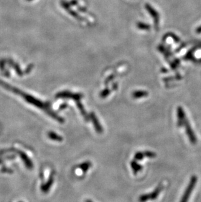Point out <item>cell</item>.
I'll list each match as a JSON object with an SVG mask.
<instances>
[{"mask_svg":"<svg viewBox=\"0 0 201 202\" xmlns=\"http://www.w3.org/2000/svg\"><path fill=\"white\" fill-rule=\"evenodd\" d=\"M197 183V177L196 176H193L191 177V180H190V182L188 184V186H187V188L185 190L184 194H183L181 201L180 202H187L188 201V200L189 198V197L191 194L192 192H193V189L195 188V186H196V184Z\"/></svg>","mask_w":201,"mask_h":202,"instance_id":"cell-1","label":"cell"},{"mask_svg":"<svg viewBox=\"0 0 201 202\" xmlns=\"http://www.w3.org/2000/svg\"><path fill=\"white\" fill-rule=\"evenodd\" d=\"M56 97L57 98H65V99H72L75 100L76 102L77 101H80V99L83 97V95L81 94H78V93H72V92H67V91H65V92H60V93H58L56 95Z\"/></svg>","mask_w":201,"mask_h":202,"instance_id":"cell-2","label":"cell"},{"mask_svg":"<svg viewBox=\"0 0 201 202\" xmlns=\"http://www.w3.org/2000/svg\"><path fill=\"white\" fill-rule=\"evenodd\" d=\"M89 116H90V120H91V122H92L95 131L99 134L102 133L103 131V127L101 125L97 116L95 115V114L94 112H91L89 114Z\"/></svg>","mask_w":201,"mask_h":202,"instance_id":"cell-3","label":"cell"},{"mask_svg":"<svg viewBox=\"0 0 201 202\" xmlns=\"http://www.w3.org/2000/svg\"><path fill=\"white\" fill-rule=\"evenodd\" d=\"M183 126H186V132L187 135L190 139V141L192 143H195L196 142V138L195 137V135L193 133V131L192 130V128H191L190 125L189 124V123L187 121H186Z\"/></svg>","mask_w":201,"mask_h":202,"instance_id":"cell-4","label":"cell"},{"mask_svg":"<svg viewBox=\"0 0 201 202\" xmlns=\"http://www.w3.org/2000/svg\"><path fill=\"white\" fill-rule=\"evenodd\" d=\"M177 116L178 118V125L182 126L184 124V123L187 121V120L185 112L183 111V109L181 107H178L177 109Z\"/></svg>","mask_w":201,"mask_h":202,"instance_id":"cell-5","label":"cell"},{"mask_svg":"<svg viewBox=\"0 0 201 202\" xmlns=\"http://www.w3.org/2000/svg\"><path fill=\"white\" fill-rule=\"evenodd\" d=\"M54 175L53 173H52L50 176L49 179L48 180L47 183L41 186V190L44 193H47V192L49 191V190L50 189L52 185L54 183Z\"/></svg>","mask_w":201,"mask_h":202,"instance_id":"cell-6","label":"cell"},{"mask_svg":"<svg viewBox=\"0 0 201 202\" xmlns=\"http://www.w3.org/2000/svg\"><path fill=\"white\" fill-rule=\"evenodd\" d=\"M77 107L78 109V110L80 112V114L82 115V116L83 117V118H84L85 121L86 122H88L90 120V116H89V114L87 113V112L86 111L84 107V105H83L80 101H77Z\"/></svg>","mask_w":201,"mask_h":202,"instance_id":"cell-7","label":"cell"},{"mask_svg":"<svg viewBox=\"0 0 201 202\" xmlns=\"http://www.w3.org/2000/svg\"><path fill=\"white\" fill-rule=\"evenodd\" d=\"M131 168L133 170V173L135 175H137L140 171L142 169V166L138 164L137 160H133L131 162Z\"/></svg>","mask_w":201,"mask_h":202,"instance_id":"cell-8","label":"cell"},{"mask_svg":"<svg viewBox=\"0 0 201 202\" xmlns=\"http://www.w3.org/2000/svg\"><path fill=\"white\" fill-rule=\"evenodd\" d=\"M48 136H49V138L53 140V141H58V142H62L63 141V138L62 136L57 134L56 133L54 132V131H50V132L48 134Z\"/></svg>","mask_w":201,"mask_h":202,"instance_id":"cell-9","label":"cell"},{"mask_svg":"<svg viewBox=\"0 0 201 202\" xmlns=\"http://www.w3.org/2000/svg\"><path fill=\"white\" fill-rule=\"evenodd\" d=\"M162 190V186H157L155 189L154 190V192H152V193L150 194V200H155L157 196H159V194H160V192Z\"/></svg>","mask_w":201,"mask_h":202,"instance_id":"cell-10","label":"cell"},{"mask_svg":"<svg viewBox=\"0 0 201 202\" xmlns=\"http://www.w3.org/2000/svg\"><path fill=\"white\" fill-rule=\"evenodd\" d=\"M91 163L89 161H87V162H84L82 163L80 165H79V168L82 170V172L84 173L87 172V171H88L90 168H91Z\"/></svg>","mask_w":201,"mask_h":202,"instance_id":"cell-11","label":"cell"},{"mask_svg":"<svg viewBox=\"0 0 201 202\" xmlns=\"http://www.w3.org/2000/svg\"><path fill=\"white\" fill-rule=\"evenodd\" d=\"M148 94L145 91H142V90H139V91H135L133 92V96L134 98H140L142 97H145V96H148Z\"/></svg>","mask_w":201,"mask_h":202,"instance_id":"cell-12","label":"cell"},{"mask_svg":"<svg viewBox=\"0 0 201 202\" xmlns=\"http://www.w3.org/2000/svg\"><path fill=\"white\" fill-rule=\"evenodd\" d=\"M138 200L140 202H146L148 200H150V194H145L141 195L139 197Z\"/></svg>","mask_w":201,"mask_h":202,"instance_id":"cell-13","label":"cell"},{"mask_svg":"<svg viewBox=\"0 0 201 202\" xmlns=\"http://www.w3.org/2000/svg\"><path fill=\"white\" fill-rule=\"evenodd\" d=\"M145 155H144V153L142 152H138L134 156V159L137 161L138 160H142L144 158H145Z\"/></svg>","mask_w":201,"mask_h":202,"instance_id":"cell-14","label":"cell"},{"mask_svg":"<svg viewBox=\"0 0 201 202\" xmlns=\"http://www.w3.org/2000/svg\"><path fill=\"white\" fill-rule=\"evenodd\" d=\"M143 153H144V155H145V157L150 158H153L156 157V154L154 152L148 151L143 152Z\"/></svg>","mask_w":201,"mask_h":202,"instance_id":"cell-15","label":"cell"},{"mask_svg":"<svg viewBox=\"0 0 201 202\" xmlns=\"http://www.w3.org/2000/svg\"><path fill=\"white\" fill-rule=\"evenodd\" d=\"M110 94V90H109L108 89H105V90H104L102 92H101V94H100V96L102 98H105L107 97V96Z\"/></svg>","mask_w":201,"mask_h":202,"instance_id":"cell-16","label":"cell"},{"mask_svg":"<svg viewBox=\"0 0 201 202\" xmlns=\"http://www.w3.org/2000/svg\"><path fill=\"white\" fill-rule=\"evenodd\" d=\"M67 107V103H63L62 105H60V111L63 110V109H65Z\"/></svg>","mask_w":201,"mask_h":202,"instance_id":"cell-17","label":"cell"},{"mask_svg":"<svg viewBox=\"0 0 201 202\" xmlns=\"http://www.w3.org/2000/svg\"><path fill=\"white\" fill-rule=\"evenodd\" d=\"M86 202H93V201H91V200H87L86 201Z\"/></svg>","mask_w":201,"mask_h":202,"instance_id":"cell-18","label":"cell"}]
</instances>
